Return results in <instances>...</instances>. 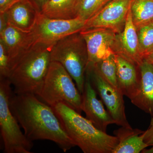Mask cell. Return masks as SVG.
<instances>
[{
	"mask_svg": "<svg viewBox=\"0 0 153 153\" xmlns=\"http://www.w3.org/2000/svg\"><path fill=\"white\" fill-rule=\"evenodd\" d=\"M11 111L28 139L53 142L64 152L76 146L60 123L52 107L35 94L13 93L10 99Z\"/></svg>",
	"mask_w": 153,
	"mask_h": 153,
	"instance_id": "1",
	"label": "cell"
},
{
	"mask_svg": "<svg viewBox=\"0 0 153 153\" xmlns=\"http://www.w3.org/2000/svg\"><path fill=\"white\" fill-rule=\"evenodd\" d=\"M63 128L84 153H112L117 137L96 127L86 118L64 102L52 107Z\"/></svg>",
	"mask_w": 153,
	"mask_h": 153,
	"instance_id": "2",
	"label": "cell"
},
{
	"mask_svg": "<svg viewBox=\"0 0 153 153\" xmlns=\"http://www.w3.org/2000/svg\"><path fill=\"white\" fill-rule=\"evenodd\" d=\"M53 46L35 43L18 60L7 78L13 87L14 94H38L52 62L51 51Z\"/></svg>",
	"mask_w": 153,
	"mask_h": 153,
	"instance_id": "3",
	"label": "cell"
},
{
	"mask_svg": "<svg viewBox=\"0 0 153 153\" xmlns=\"http://www.w3.org/2000/svg\"><path fill=\"white\" fill-rule=\"evenodd\" d=\"M73 79L60 63L52 61L43 86L36 96L51 107L65 102L81 114L82 94Z\"/></svg>",
	"mask_w": 153,
	"mask_h": 153,
	"instance_id": "4",
	"label": "cell"
},
{
	"mask_svg": "<svg viewBox=\"0 0 153 153\" xmlns=\"http://www.w3.org/2000/svg\"><path fill=\"white\" fill-rule=\"evenodd\" d=\"M52 61L59 62L68 71L82 94L88 64L85 41L79 33H74L58 41L52 47Z\"/></svg>",
	"mask_w": 153,
	"mask_h": 153,
	"instance_id": "5",
	"label": "cell"
},
{
	"mask_svg": "<svg viewBox=\"0 0 153 153\" xmlns=\"http://www.w3.org/2000/svg\"><path fill=\"white\" fill-rule=\"evenodd\" d=\"M7 78H0V131L5 153H30L33 142L22 132L10 105L13 91Z\"/></svg>",
	"mask_w": 153,
	"mask_h": 153,
	"instance_id": "6",
	"label": "cell"
},
{
	"mask_svg": "<svg viewBox=\"0 0 153 153\" xmlns=\"http://www.w3.org/2000/svg\"><path fill=\"white\" fill-rule=\"evenodd\" d=\"M86 22L77 17L69 20L50 19L39 13L32 32L36 43L52 46L66 36L79 33Z\"/></svg>",
	"mask_w": 153,
	"mask_h": 153,
	"instance_id": "7",
	"label": "cell"
},
{
	"mask_svg": "<svg viewBox=\"0 0 153 153\" xmlns=\"http://www.w3.org/2000/svg\"><path fill=\"white\" fill-rule=\"evenodd\" d=\"M86 70L89 73L92 86L115 121L116 125L132 128L126 116L122 93L106 81L93 65H88Z\"/></svg>",
	"mask_w": 153,
	"mask_h": 153,
	"instance_id": "8",
	"label": "cell"
},
{
	"mask_svg": "<svg viewBox=\"0 0 153 153\" xmlns=\"http://www.w3.org/2000/svg\"><path fill=\"white\" fill-rule=\"evenodd\" d=\"M132 0H111L85 23L83 30L95 28L110 29L116 33L122 31Z\"/></svg>",
	"mask_w": 153,
	"mask_h": 153,
	"instance_id": "9",
	"label": "cell"
},
{
	"mask_svg": "<svg viewBox=\"0 0 153 153\" xmlns=\"http://www.w3.org/2000/svg\"><path fill=\"white\" fill-rule=\"evenodd\" d=\"M79 33L86 44L89 65H94L114 54L113 47L116 33L112 30L104 28H91L82 30Z\"/></svg>",
	"mask_w": 153,
	"mask_h": 153,
	"instance_id": "10",
	"label": "cell"
},
{
	"mask_svg": "<svg viewBox=\"0 0 153 153\" xmlns=\"http://www.w3.org/2000/svg\"><path fill=\"white\" fill-rule=\"evenodd\" d=\"M81 109L86 118L96 127L106 132L108 126L116 122L97 97V93L91 82L90 75L86 70L84 89L82 93Z\"/></svg>",
	"mask_w": 153,
	"mask_h": 153,
	"instance_id": "11",
	"label": "cell"
},
{
	"mask_svg": "<svg viewBox=\"0 0 153 153\" xmlns=\"http://www.w3.org/2000/svg\"><path fill=\"white\" fill-rule=\"evenodd\" d=\"M113 51L114 54L120 55L137 66H139L143 61L140 52L137 31L133 22L130 7L123 30L116 33Z\"/></svg>",
	"mask_w": 153,
	"mask_h": 153,
	"instance_id": "12",
	"label": "cell"
},
{
	"mask_svg": "<svg viewBox=\"0 0 153 153\" xmlns=\"http://www.w3.org/2000/svg\"><path fill=\"white\" fill-rule=\"evenodd\" d=\"M0 41L2 42L8 53L10 72L18 60L36 43L32 31L23 32L9 25L0 33Z\"/></svg>",
	"mask_w": 153,
	"mask_h": 153,
	"instance_id": "13",
	"label": "cell"
},
{
	"mask_svg": "<svg viewBox=\"0 0 153 153\" xmlns=\"http://www.w3.org/2000/svg\"><path fill=\"white\" fill-rule=\"evenodd\" d=\"M114 58L119 88L123 95L131 100L136 95L139 89V66L120 55L114 54Z\"/></svg>",
	"mask_w": 153,
	"mask_h": 153,
	"instance_id": "14",
	"label": "cell"
},
{
	"mask_svg": "<svg viewBox=\"0 0 153 153\" xmlns=\"http://www.w3.org/2000/svg\"><path fill=\"white\" fill-rule=\"evenodd\" d=\"M4 13L8 25L27 33L33 30L39 13L29 0H20Z\"/></svg>",
	"mask_w": 153,
	"mask_h": 153,
	"instance_id": "15",
	"label": "cell"
},
{
	"mask_svg": "<svg viewBox=\"0 0 153 153\" xmlns=\"http://www.w3.org/2000/svg\"><path fill=\"white\" fill-rule=\"evenodd\" d=\"M139 66L140 73L139 89L131 101L153 117V65L143 60Z\"/></svg>",
	"mask_w": 153,
	"mask_h": 153,
	"instance_id": "16",
	"label": "cell"
},
{
	"mask_svg": "<svg viewBox=\"0 0 153 153\" xmlns=\"http://www.w3.org/2000/svg\"><path fill=\"white\" fill-rule=\"evenodd\" d=\"M144 131L121 127L114 131L118 143L112 153H140L149 146L144 141Z\"/></svg>",
	"mask_w": 153,
	"mask_h": 153,
	"instance_id": "17",
	"label": "cell"
},
{
	"mask_svg": "<svg viewBox=\"0 0 153 153\" xmlns=\"http://www.w3.org/2000/svg\"><path fill=\"white\" fill-rule=\"evenodd\" d=\"M78 0H49L40 13L52 19L69 20L76 18Z\"/></svg>",
	"mask_w": 153,
	"mask_h": 153,
	"instance_id": "18",
	"label": "cell"
},
{
	"mask_svg": "<svg viewBox=\"0 0 153 153\" xmlns=\"http://www.w3.org/2000/svg\"><path fill=\"white\" fill-rule=\"evenodd\" d=\"M130 10L137 30L153 22V0H132Z\"/></svg>",
	"mask_w": 153,
	"mask_h": 153,
	"instance_id": "19",
	"label": "cell"
},
{
	"mask_svg": "<svg viewBox=\"0 0 153 153\" xmlns=\"http://www.w3.org/2000/svg\"><path fill=\"white\" fill-rule=\"evenodd\" d=\"M91 65L94 66L102 77L110 85L120 91L118 85L117 65L114 54H111L94 65Z\"/></svg>",
	"mask_w": 153,
	"mask_h": 153,
	"instance_id": "20",
	"label": "cell"
},
{
	"mask_svg": "<svg viewBox=\"0 0 153 153\" xmlns=\"http://www.w3.org/2000/svg\"><path fill=\"white\" fill-rule=\"evenodd\" d=\"M111 0H78L75 9L76 18L87 22Z\"/></svg>",
	"mask_w": 153,
	"mask_h": 153,
	"instance_id": "21",
	"label": "cell"
},
{
	"mask_svg": "<svg viewBox=\"0 0 153 153\" xmlns=\"http://www.w3.org/2000/svg\"><path fill=\"white\" fill-rule=\"evenodd\" d=\"M140 54L143 59L153 49V22L144 25L137 30Z\"/></svg>",
	"mask_w": 153,
	"mask_h": 153,
	"instance_id": "22",
	"label": "cell"
},
{
	"mask_svg": "<svg viewBox=\"0 0 153 153\" xmlns=\"http://www.w3.org/2000/svg\"><path fill=\"white\" fill-rule=\"evenodd\" d=\"M10 73V57L4 45L0 41V78H8Z\"/></svg>",
	"mask_w": 153,
	"mask_h": 153,
	"instance_id": "23",
	"label": "cell"
},
{
	"mask_svg": "<svg viewBox=\"0 0 153 153\" xmlns=\"http://www.w3.org/2000/svg\"><path fill=\"white\" fill-rule=\"evenodd\" d=\"M144 141L149 146L152 148L149 149L144 150L142 152L144 153H153V117H152L150 125L146 130L143 133Z\"/></svg>",
	"mask_w": 153,
	"mask_h": 153,
	"instance_id": "24",
	"label": "cell"
},
{
	"mask_svg": "<svg viewBox=\"0 0 153 153\" xmlns=\"http://www.w3.org/2000/svg\"><path fill=\"white\" fill-rule=\"evenodd\" d=\"M20 0H0V13H4Z\"/></svg>",
	"mask_w": 153,
	"mask_h": 153,
	"instance_id": "25",
	"label": "cell"
},
{
	"mask_svg": "<svg viewBox=\"0 0 153 153\" xmlns=\"http://www.w3.org/2000/svg\"><path fill=\"white\" fill-rule=\"evenodd\" d=\"M39 13L49 0H29Z\"/></svg>",
	"mask_w": 153,
	"mask_h": 153,
	"instance_id": "26",
	"label": "cell"
},
{
	"mask_svg": "<svg viewBox=\"0 0 153 153\" xmlns=\"http://www.w3.org/2000/svg\"><path fill=\"white\" fill-rule=\"evenodd\" d=\"M8 23L4 13H0V33L5 29L8 26Z\"/></svg>",
	"mask_w": 153,
	"mask_h": 153,
	"instance_id": "27",
	"label": "cell"
},
{
	"mask_svg": "<svg viewBox=\"0 0 153 153\" xmlns=\"http://www.w3.org/2000/svg\"><path fill=\"white\" fill-rule=\"evenodd\" d=\"M143 60H146L153 65V49L145 55Z\"/></svg>",
	"mask_w": 153,
	"mask_h": 153,
	"instance_id": "28",
	"label": "cell"
}]
</instances>
